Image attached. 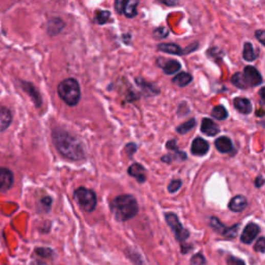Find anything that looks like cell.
Returning a JSON list of instances; mask_svg holds the SVG:
<instances>
[{
  "instance_id": "cell-16",
  "label": "cell",
  "mask_w": 265,
  "mask_h": 265,
  "mask_svg": "<svg viewBox=\"0 0 265 265\" xmlns=\"http://www.w3.org/2000/svg\"><path fill=\"white\" fill-rule=\"evenodd\" d=\"M248 206V201L246 199L245 196L241 195H237L235 197H233L230 202H229V208L230 210L234 211V212H240L242 210H245Z\"/></svg>"
},
{
  "instance_id": "cell-39",
  "label": "cell",
  "mask_w": 265,
  "mask_h": 265,
  "mask_svg": "<svg viewBox=\"0 0 265 265\" xmlns=\"http://www.w3.org/2000/svg\"><path fill=\"white\" fill-rule=\"evenodd\" d=\"M255 35L256 37L259 39V41L262 43V45H264V36H265V31L263 29H260V30H257L255 32Z\"/></svg>"
},
{
  "instance_id": "cell-10",
  "label": "cell",
  "mask_w": 265,
  "mask_h": 265,
  "mask_svg": "<svg viewBox=\"0 0 265 265\" xmlns=\"http://www.w3.org/2000/svg\"><path fill=\"white\" fill-rule=\"evenodd\" d=\"M157 63L161 69H163L164 73L167 75H172L182 69V64L178 60H174V59L160 57L157 60Z\"/></svg>"
},
{
  "instance_id": "cell-21",
  "label": "cell",
  "mask_w": 265,
  "mask_h": 265,
  "mask_svg": "<svg viewBox=\"0 0 265 265\" xmlns=\"http://www.w3.org/2000/svg\"><path fill=\"white\" fill-rule=\"evenodd\" d=\"M139 5V0H126V3L123 8L124 15L127 18H134L137 16V8Z\"/></svg>"
},
{
  "instance_id": "cell-18",
  "label": "cell",
  "mask_w": 265,
  "mask_h": 265,
  "mask_svg": "<svg viewBox=\"0 0 265 265\" xmlns=\"http://www.w3.org/2000/svg\"><path fill=\"white\" fill-rule=\"evenodd\" d=\"M13 116L11 111L6 107H0V131L6 130L12 123Z\"/></svg>"
},
{
  "instance_id": "cell-17",
  "label": "cell",
  "mask_w": 265,
  "mask_h": 265,
  "mask_svg": "<svg viewBox=\"0 0 265 265\" xmlns=\"http://www.w3.org/2000/svg\"><path fill=\"white\" fill-rule=\"evenodd\" d=\"M214 145H215V148L222 153H228L233 149L232 141L228 137H224V136L217 138L214 141Z\"/></svg>"
},
{
  "instance_id": "cell-34",
  "label": "cell",
  "mask_w": 265,
  "mask_h": 265,
  "mask_svg": "<svg viewBox=\"0 0 265 265\" xmlns=\"http://www.w3.org/2000/svg\"><path fill=\"white\" fill-rule=\"evenodd\" d=\"M124 150H125V152L127 153V156H128L129 158H131L132 156H134V153L136 152V150H137V145H136L135 143H128V144L125 146Z\"/></svg>"
},
{
  "instance_id": "cell-19",
  "label": "cell",
  "mask_w": 265,
  "mask_h": 265,
  "mask_svg": "<svg viewBox=\"0 0 265 265\" xmlns=\"http://www.w3.org/2000/svg\"><path fill=\"white\" fill-rule=\"evenodd\" d=\"M234 107L235 109L240 112L241 114H250L252 112V103L250 100L248 99H244V98H236L234 99Z\"/></svg>"
},
{
  "instance_id": "cell-33",
  "label": "cell",
  "mask_w": 265,
  "mask_h": 265,
  "mask_svg": "<svg viewBox=\"0 0 265 265\" xmlns=\"http://www.w3.org/2000/svg\"><path fill=\"white\" fill-rule=\"evenodd\" d=\"M41 203V208H43L45 211H49L51 208V204H52V199L50 197H43L40 200Z\"/></svg>"
},
{
  "instance_id": "cell-36",
  "label": "cell",
  "mask_w": 265,
  "mask_h": 265,
  "mask_svg": "<svg viewBox=\"0 0 265 265\" xmlns=\"http://www.w3.org/2000/svg\"><path fill=\"white\" fill-rule=\"evenodd\" d=\"M126 0H115V11L118 14H122Z\"/></svg>"
},
{
  "instance_id": "cell-9",
  "label": "cell",
  "mask_w": 265,
  "mask_h": 265,
  "mask_svg": "<svg viewBox=\"0 0 265 265\" xmlns=\"http://www.w3.org/2000/svg\"><path fill=\"white\" fill-rule=\"evenodd\" d=\"M242 74H244V76H245V78H246L250 87L259 86L263 82L261 74L257 71L256 68H254L252 65L246 67Z\"/></svg>"
},
{
  "instance_id": "cell-3",
  "label": "cell",
  "mask_w": 265,
  "mask_h": 265,
  "mask_svg": "<svg viewBox=\"0 0 265 265\" xmlns=\"http://www.w3.org/2000/svg\"><path fill=\"white\" fill-rule=\"evenodd\" d=\"M59 98L68 106H76L81 100V90L78 81L74 78H69L61 81L57 87Z\"/></svg>"
},
{
  "instance_id": "cell-41",
  "label": "cell",
  "mask_w": 265,
  "mask_h": 265,
  "mask_svg": "<svg viewBox=\"0 0 265 265\" xmlns=\"http://www.w3.org/2000/svg\"><path fill=\"white\" fill-rule=\"evenodd\" d=\"M264 88H261V91H260V98H261V105H264Z\"/></svg>"
},
{
  "instance_id": "cell-29",
  "label": "cell",
  "mask_w": 265,
  "mask_h": 265,
  "mask_svg": "<svg viewBox=\"0 0 265 265\" xmlns=\"http://www.w3.org/2000/svg\"><path fill=\"white\" fill-rule=\"evenodd\" d=\"M111 17V14L109 11H98L96 14V21L98 24L103 25L106 24Z\"/></svg>"
},
{
  "instance_id": "cell-35",
  "label": "cell",
  "mask_w": 265,
  "mask_h": 265,
  "mask_svg": "<svg viewBox=\"0 0 265 265\" xmlns=\"http://www.w3.org/2000/svg\"><path fill=\"white\" fill-rule=\"evenodd\" d=\"M255 250L257 252L264 253V251H265V239H264V237H260L257 240V244L255 245Z\"/></svg>"
},
{
  "instance_id": "cell-20",
  "label": "cell",
  "mask_w": 265,
  "mask_h": 265,
  "mask_svg": "<svg viewBox=\"0 0 265 265\" xmlns=\"http://www.w3.org/2000/svg\"><path fill=\"white\" fill-rule=\"evenodd\" d=\"M65 24L60 18H52L48 22V32L51 35H56L61 32V30L64 28Z\"/></svg>"
},
{
  "instance_id": "cell-28",
  "label": "cell",
  "mask_w": 265,
  "mask_h": 265,
  "mask_svg": "<svg viewBox=\"0 0 265 265\" xmlns=\"http://www.w3.org/2000/svg\"><path fill=\"white\" fill-rule=\"evenodd\" d=\"M195 126H196V120H195V118H192V119H189L188 121L182 123L181 125H179L178 128H176V130H178V132H180V134L184 135V134H187L188 131H190Z\"/></svg>"
},
{
  "instance_id": "cell-32",
  "label": "cell",
  "mask_w": 265,
  "mask_h": 265,
  "mask_svg": "<svg viewBox=\"0 0 265 265\" xmlns=\"http://www.w3.org/2000/svg\"><path fill=\"white\" fill-rule=\"evenodd\" d=\"M204 263H205V258L203 257L202 254H196L191 259L192 265H204Z\"/></svg>"
},
{
  "instance_id": "cell-8",
  "label": "cell",
  "mask_w": 265,
  "mask_h": 265,
  "mask_svg": "<svg viewBox=\"0 0 265 265\" xmlns=\"http://www.w3.org/2000/svg\"><path fill=\"white\" fill-rule=\"evenodd\" d=\"M14 174L9 168L0 167V193H7L14 185Z\"/></svg>"
},
{
  "instance_id": "cell-30",
  "label": "cell",
  "mask_w": 265,
  "mask_h": 265,
  "mask_svg": "<svg viewBox=\"0 0 265 265\" xmlns=\"http://www.w3.org/2000/svg\"><path fill=\"white\" fill-rule=\"evenodd\" d=\"M182 184H183V183H182L181 180H174V181H172V182L169 184V186H168V191H169L170 193L178 192V191L181 189Z\"/></svg>"
},
{
  "instance_id": "cell-23",
  "label": "cell",
  "mask_w": 265,
  "mask_h": 265,
  "mask_svg": "<svg viewBox=\"0 0 265 265\" xmlns=\"http://www.w3.org/2000/svg\"><path fill=\"white\" fill-rule=\"evenodd\" d=\"M166 147H167L170 151H173V152H174V158H173V159H180L181 161L187 159L186 152L181 151V150L179 149L178 145H176V140H175V139H172V140L168 141L167 144H166Z\"/></svg>"
},
{
  "instance_id": "cell-12",
  "label": "cell",
  "mask_w": 265,
  "mask_h": 265,
  "mask_svg": "<svg viewBox=\"0 0 265 265\" xmlns=\"http://www.w3.org/2000/svg\"><path fill=\"white\" fill-rule=\"evenodd\" d=\"M127 173L129 176H131V178L136 179L138 181V183H140V184H142L146 181V170L142 165H140L138 163L130 165L128 167Z\"/></svg>"
},
{
  "instance_id": "cell-25",
  "label": "cell",
  "mask_w": 265,
  "mask_h": 265,
  "mask_svg": "<svg viewBox=\"0 0 265 265\" xmlns=\"http://www.w3.org/2000/svg\"><path fill=\"white\" fill-rule=\"evenodd\" d=\"M231 83L237 88H240V90H247V88L250 87L242 73L234 74L231 78Z\"/></svg>"
},
{
  "instance_id": "cell-37",
  "label": "cell",
  "mask_w": 265,
  "mask_h": 265,
  "mask_svg": "<svg viewBox=\"0 0 265 265\" xmlns=\"http://www.w3.org/2000/svg\"><path fill=\"white\" fill-rule=\"evenodd\" d=\"M157 2L168 7H175L179 5V0H157Z\"/></svg>"
},
{
  "instance_id": "cell-2",
  "label": "cell",
  "mask_w": 265,
  "mask_h": 265,
  "mask_svg": "<svg viewBox=\"0 0 265 265\" xmlns=\"http://www.w3.org/2000/svg\"><path fill=\"white\" fill-rule=\"evenodd\" d=\"M111 211L119 222H125L134 217L139 211L136 198L131 195H120L110 203Z\"/></svg>"
},
{
  "instance_id": "cell-38",
  "label": "cell",
  "mask_w": 265,
  "mask_h": 265,
  "mask_svg": "<svg viewBox=\"0 0 265 265\" xmlns=\"http://www.w3.org/2000/svg\"><path fill=\"white\" fill-rule=\"evenodd\" d=\"M228 264L229 265H246L244 261H241L240 259H237L235 257H229Z\"/></svg>"
},
{
  "instance_id": "cell-15",
  "label": "cell",
  "mask_w": 265,
  "mask_h": 265,
  "mask_svg": "<svg viewBox=\"0 0 265 265\" xmlns=\"http://www.w3.org/2000/svg\"><path fill=\"white\" fill-rule=\"evenodd\" d=\"M21 83H22V88L31 97V99L33 100L36 107H40L41 103H42V100H41V97H40L39 93L34 87V85L29 83V82H24V81H22Z\"/></svg>"
},
{
  "instance_id": "cell-24",
  "label": "cell",
  "mask_w": 265,
  "mask_h": 265,
  "mask_svg": "<svg viewBox=\"0 0 265 265\" xmlns=\"http://www.w3.org/2000/svg\"><path fill=\"white\" fill-rule=\"evenodd\" d=\"M242 56L247 61H254L258 57V52L255 51L252 42H246L245 43Z\"/></svg>"
},
{
  "instance_id": "cell-6",
  "label": "cell",
  "mask_w": 265,
  "mask_h": 265,
  "mask_svg": "<svg viewBox=\"0 0 265 265\" xmlns=\"http://www.w3.org/2000/svg\"><path fill=\"white\" fill-rule=\"evenodd\" d=\"M197 48H198V42L192 43V45H190L186 49H183L179 45L172 42L160 43V45H158V50L168 54H174V55H187V54H190L191 52L196 51Z\"/></svg>"
},
{
  "instance_id": "cell-22",
  "label": "cell",
  "mask_w": 265,
  "mask_h": 265,
  "mask_svg": "<svg viewBox=\"0 0 265 265\" xmlns=\"http://www.w3.org/2000/svg\"><path fill=\"white\" fill-rule=\"evenodd\" d=\"M193 81V77L191 74L186 73V72H182L179 75H176L173 79L172 82L173 84L178 85L180 87H186L187 85H189L191 82Z\"/></svg>"
},
{
  "instance_id": "cell-11",
  "label": "cell",
  "mask_w": 265,
  "mask_h": 265,
  "mask_svg": "<svg viewBox=\"0 0 265 265\" xmlns=\"http://www.w3.org/2000/svg\"><path fill=\"white\" fill-rule=\"evenodd\" d=\"M259 232H260V227L254 223H250L244 229L242 234L240 236V240L247 245L252 244L257 237V235L259 234Z\"/></svg>"
},
{
  "instance_id": "cell-26",
  "label": "cell",
  "mask_w": 265,
  "mask_h": 265,
  "mask_svg": "<svg viewBox=\"0 0 265 265\" xmlns=\"http://www.w3.org/2000/svg\"><path fill=\"white\" fill-rule=\"evenodd\" d=\"M137 84L140 86V88H142V90L149 96H153V95H158L160 93V91L158 90V88L151 84H148L147 82H145L143 79H140L138 78L136 80Z\"/></svg>"
},
{
  "instance_id": "cell-27",
  "label": "cell",
  "mask_w": 265,
  "mask_h": 265,
  "mask_svg": "<svg viewBox=\"0 0 265 265\" xmlns=\"http://www.w3.org/2000/svg\"><path fill=\"white\" fill-rule=\"evenodd\" d=\"M211 116L217 120H224L228 117V112L226 110V108L224 106H215L212 108L211 112H210Z\"/></svg>"
},
{
  "instance_id": "cell-31",
  "label": "cell",
  "mask_w": 265,
  "mask_h": 265,
  "mask_svg": "<svg viewBox=\"0 0 265 265\" xmlns=\"http://www.w3.org/2000/svg\"><path fill=\"white\" fill-rule=\"evenodd\" d=\"M169 34V31L166 27H159L153 31V36L156 38H165Z\"/></svg>"
},
{
  "instance_id": "cell-5",
  "label": "cell",
  "mask_w": 265,
  "mask_h": 265,
  "mask_svg": "<svg viewBox=\"0 0 265 265\" xmlns=\"http://www.w3.org/2000/svg\"><path fill=\"white\" fill-rule=\"evenodd\" d=\"M165 219L168 223L169 227L172 229L173 233L175 234V237L178 238V240L185 241L190 236L189 231L182 225L178 215H176L175 213H172V212L166 213Z\"/></svg>"
},
{
  "instance_id": "cell-4",
  "label": "cell",
  "mask_w": 265,
  "mask_h": 265,
  "mask_svg": "<svg viewBox=\"0 0 265 265\" xmlns=\"http://www.w3.org/2000/svg\"><path fill=\"white\" fill-rule=\"evenodd\" d=\"M74 197L78 205L86 212H92L96 209L98 204L97 195L93 190L86 188H78L75 193Z\"/></svg>"
},
{
  "instance_id": "cell-7",
  "label": "cell",
  "mask_w": 265,
  "mask_h": 265,
  "mask_svg": "<svg viewBox=\"0 0 265 265\" xmlns=\"http://www.w3.org/2000/svg\"><path fill=\"white\" fill-rule=\"evenodd\" d=\"M210 226L217 233H219L220 235H223L226 238H234V237H236L237 232H238V228H239L238 224H236V225H234L232 227H226L222 223H220L219 220H218V218H216V217H211V219H210Z\"/></svg>"
},
{
  "instance_id": "cell-14",
  "label": "cell",
  "mask_w": 265,
  "mask_h": 265,
  "mask_svg": "<svg viewBox=\"0 0 265 265\" xmlns=\"http://www.w3.org/2000/svg\"><path fill=\"white\" fill-rule=\"evenodd\" d=\"M201 131L209 137H213L219 132V126L210 118H203L201 123Z\"/></svg>"
},
{
  "instance_id": "cell-1",
  "label": "cell",
  "mask_w": 265,
  "mask_h": 265,
  "mask_svg": "<svg viewBox=\"0 0 265 265\" xmlns=\"http://www.w3.org/2000/svg\"><path fill=\"white\" fill-rule=\"evenodd\" d=\"M53 143L58 152L72 161H81L85 158V150L82 142L69 131L55 128L52 132Z\"/></svg>"
},
{
  "instance_id": "cell-40",
  "label": "cell",
  "mask_w": 265,
  "mask_h": 265,
  "mask_svg": "<svg viewBox=\"0 0 265 265\" xmlns=\"http://www.w3.org/2000/svg\"><path fill=\"white\" fill-rule=\"evenodd\" d=\"M263 183H264V180H263V178H262V176L260 175V176H258V178H257V180H256L255 186H256L257 188H260V187H262Z\"/></svg>"
},
{
  "instance_id": "cell-42",
  "label": "cell",
  "mask_w": 265,
  "mask_h": 265,
  "mask_svg": "<svg viewBox=\"0 0 265 265\" xmlns=\"http://www.w3.org/2000/svg\"><path fill=\"white\" fill-rule=\"evenodd\" d=\"M256 115H257V116H260V117H262V116L264 115V111H263L262 109H260L258 112H256Z\"/></svg>"
},
{
  "instance_id": "cell-13",
  "label": "cell",
  "mask_w": 265,
  "mask_h": 265,
  "mask_svg": "<svg viewBox=\"0 0 265 265\" xmlns=\"http://www.w3.org/2000/svg\"><path fill=\"white\" fill-rule=\"evenodd\" d=\"M192 153L197 157L205 156L209 150V143L202 138H196L192 143Z\"/></svg>"
}]
</instances>
